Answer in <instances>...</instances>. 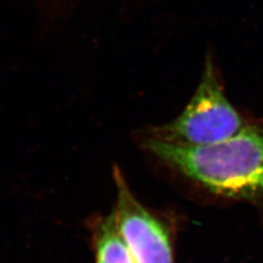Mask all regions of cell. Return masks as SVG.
Here are the masks:
<instances>
[{"label":"cell","mask_w":263,"mask_h":263,"mask_svg":"<svg viewBox=\"0 0 263 263\" xmlns=\"http://www.w3.org/2000/svg\"><path fill=\"white\" fill-rule=\"evenodd\" d=\"M117 202L112 212L119 233L134 263H174L167 226L130 192L124 176L113 168Z\"/></svg>","instance_id":"3"},{"label":"cell","mask_w":263,"mask_h":263,"mask_svg":"<svg viewBox=\"0 0 263 263\" xmlns=\"http://www.w3.org/2000/svg\"><path fill=\"white\" fill-rule=\"evenodd\" d=\"M146 149L186 178L230 199L263 205V124L202 146L145 139Z\"/></svg>","instance_id":"1"},{"label":"cell","mask_w":263,"mask_h":263,"mask_svg":"<svg viewBox=\"0 0 263 263\" xmlns=\"http://www.w3.org/2000/svg\"><path fill=\"white\" fill-rule=\"evenodd\" d=\"M92 240L96 263H134L119 233L113 213L93 220Z\"/></svg>","instance_id":"4"},{"label":"cell","mask_w":263,"mask_h":263,"mask_svg":"<svg viewBox=\"0 0 263 263\" xmlns=\"http://www.w3.org/2000/svg\"><path fill=\"white\" fill-rule=\"evenodd\" d=\"M245 127L240 114L227 99L212 56L205 61L196 91L177 119L155 127L151 137L189 146L215 144Z\"/></svg>","instance_id":"2"}]
</instances>
